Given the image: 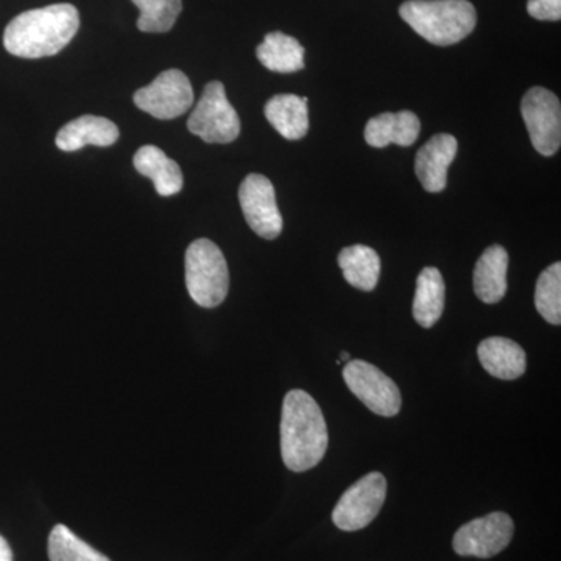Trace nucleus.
Returning <instances> with one entry per match:
<instances>
[{
    "label": "nucleus",
    "instance_id": "obj_9",
    "mask_svg": "<svg viewBox=\"0 0 561 561\" xmlns=\"http://www.w3.org/2000/svg\"><path fill=\"white\" fill-rule=\"evenodd\" d=\"M515 524L507 513L494 512L463 524L454 535L453 548L461 557L491 559L511 545Z\"/></svg>",
    "mask_w": 561,
    "mask_h": 561
},
{
    "label": "nucleus",
    "instance_id": "obj_14",
    "mask_svg": "<svg viewBox=\"0 0 561 561\" xmlns=\"http://www.w3.org/2000/svg\"><path fill=\"white\" fill-rule=\"evenodd\" d=\"M119 139V128L106 117L81 116L58 131V149L77 151L87 146L111 147Z\"/></svg>",
    "mask_w": 561,
    "mask_h": 561
},
{
    "label": "nucleus",
    "instance_id": "obj_20",
    "mask_svg": "<svg viewBox=\"0 0 561 561\" xmlns=\"http://www.w3.org/2000/svg\"><path fill=\"white\" fill-rule=\"evenodd\" d=\"M445 309V280L440 271L426 267L416 279L413 319L423 328H432L440 320Z\"/></svg>",
    "mask_w": 561,
    "mask_h": 561
},
{
    "label": "nucleus",
    "instance_id": "obj_6",
    "mask_svg": "<svg viewBox=\"0 0 561 561\" xmlns=\"http://www.w3.org/2000/svg\"><path fill=\"white\" fill-rule=\"evenodd\" d=\"M386 496V478L381 472H370L343 493L332 512V522L345 531L364 529L379 515Z\"/></svg>",
    "mask_w": 561,
    "mask_h": 561
},
{
    "label": "nucleus",
    "instance_id": "obj_10",
    "mask_svg": "<svg viewBox=\"0 0 561 561\" xmlns=\"http://www.w3.org/2000/svg\"><path fill=\"white\" fill-rule=\"evenodd\" d=\"M343 379L350 390L376 415L394 416L400 412V389L375 365L365 360H350L343 368Z\"/></svg>",
    "mask_w": 561,
    "mask_h": 561
},
{
    "label": "nucleus",
    "instance_id": "obj_23",
    "mask_svg": "<svg viewBox=\"0 0 561 561\" xmlns=\"http://www.w3.org/2000/svg\"><path fill=\"white\" fill-rule=\"evenodd\" d=\"M140 14L138 28L144 33H165L179 20L183 2L181 0H131Z\"/></svg>",
    "mask_w": 561,
    "mask_h": 561
},
{
    "label": "nucleus",
    "instance_id": "obj_22",
    "mask_svg": "<svg viewBox=\"0 0 561 561\" xmlns=\"http://www.w3.org/2000/svg\"><path fill=\"white\" fill-rule=\"evenodd\" d=\"M50 561H111L108 557L95 551L88 542L80 540L68 527L58 524L50 531Z\"/></svg>",
    "mask_w": 561,
    "mask_h": 561
},
{
    "label": "nucleus",
    "instance_id": "obj_11",
    "mask_svg": "<svg viewBox=\"0 0 561 561\" xmlns=\"http://www.w3.org/2000/svg\"><path fill=\"white\" fill-rule=\"evenodd\" d=\"M239 202L251 230L268 241L278 238L283 231V216L276 203L275 187L267 176L250 173L239 187Z\"/></svg>",
    "mask_w": 561,
    "mask_h": 561
},
{
    "label": "nucleus",
    "instance_id": "obj_27",
    "mask_svg": "<svg viewBox=\"0 0 561 561\" xmlns=\"http://www.w3.org/2000/svg\"><path fill=\"white\" fill-rule=\"evenodd\" d=\"M339 360H350V354L348 353H345V351H342L341 353V359Z\"/></svg>",
    "mask_w": 561,
    "mask_h": 561
},
{
    "label": "nucleus",
    "instance_id": "obj_17",
    "mask_svg": "<svg viewBox=\"0 0 561 561\" xmlns=\"http://www.w3.org/2000/svg\"><path fill=\"white\" fill-rule=\"evenodd\" d=\"M136 171L153 181L161 197H172L183 190V173L180 165L154 146H144L133 158Z\"/></svg>",
    "mask_w": 561,
    "mask_h": 561
},
{
    "label": "nucleus",
    "instance_id": "obj_25",
    "mask_svg": "<svg viewBox=\"0 0 561 561\" xmlns=\"http://www.w3.org/2000/svg\"><path fill=\"white\" fill-rule=\"evenodd\" d=\"M527 11L538 21H560L561 0H529Z\"/></svg>",
    "mask_w": 561,
    "mask_h": 561
},
{
    "label": "nucleus",
    "instance_id": "obj_1",
    "mask_svg": "<svg viewBox=\"0 0 561 561\" xmlns=\"http://www.w3.org/2000/svg\"><path fill=\"white\" fill-rule=\"evenodd\" d=\"M80 28V14L70 3L24 11L7 25L3 46L14 57L38 60L54 57Z\"/></svg>",
    "mask_w": 561,
    "mask_h": 561
},
{
    "label": "nucleus",
    "instance_id": "obj_12",
    "mask_svg": "<svg viewBox=\"0 0 561 561\" xmlns=\"http://www.w3.org/2000/svg\"><path fill=\"white\" fill-rule=\"evenodd\" d=\"M459 142L448 133H440L427 140L416 153L415 173L427 192L445 191L448 169L456 160Z\"/></svg>",
    "mask_w": 561,
    "mask_h": 561
},
{
    "label": "nucleus",
    "instance_id": "obj_3",
    "mask_svg": "<svg viewBox=\"0 0 561 561\" xmlns=\"http://www.w3.org/2000/svg\"><path fill=\"white\" fill-rule=\"evenodd\" d=\"M400 14L421 38L443 47L460 43L478 24V13L468 0H408Z\"/></svg>",
    "mask_w": 561,
    "mask_h": 561
},
{
    "label": "nucleus",
    "instance_id": "obj_8",
    "mask_svg": "<svg viewBox=\"0 0 561 561\" xmlns=\"http://www.w3.org/2000/svg\"><path fill=\"white\" fill-rule=\"evenodd\" d=\"M523 119L538 153L552 157L561 144V106L552 91L535 87L524 94Z\"/></svg>",
    "mask_w": 561,
    "mask_h": 561
},
{
    "label": "nucleus",
    "instance_id": "obj_16",
    "mask_svg": "<svg viewBox=\"0 0 561 561\" xmlns=\"http://www.w3.org/2000/svg\"><path fill=\"white\" fill-rule=\"evenodd\" d=\"M508 253L504 247L491 245L483 251L474 268V291L486 305L500 302L507 294Z\"/></svg>",
    "mask_w": 561,
    "mask_h": 561
},
{
    "label": "nucleus",
    "instance_id": "obj_18",
    "mask_svg": "<svg viewBox=\"0 0 561 561\" xmlns=\"http://www.w3.org/2000/svg\"><path fill=\"white\" fill-rule=\"evenodd\" d=\"M264 113L283 138L298 140L308 135V99L295 94H278L267 102Z\"/></svg>",
    "mask_w": 561,
    "mask_h": 561
},
{
    "label": "nucleus",
    "instance_id": "obj_4",
    "mask_svg": "<svg viewBox=\"0 0 561 561\" xmlns=\"http://www.w3.org/2000/svg\"><path fill=\"white\" fill-rule=\"evenodd\" d=\"M186 287L192 300L206 309L217 308L230 290L227 260L209 239L192 242L186 251Z\"/></svg>",
    "mask_w": 561,
    "mask_h": 561
},
{
    "label": "nucleus",
    "instance_id": "obj_13",
    "mask_svg": "<svg viewBox=\"0 0 561 561\" xmlns=\"http://www.w3.org/2000/svg\"><path fill=\"white\" fill-rule=\"evenodd\" d=\"M421 124L412 111L383 113L368 121L365 127V140L375 149H383L390 144L409 147L419 139Z\"/></svg>",
    "mask_w": 561,
    "mask_h": 561
},
{
    "label": "nucleus",
    "instance_id": "obj_15",
    "mask_svg": "<svg viewBox=\"0 0 561 561\" xmlns=\"http://www.w3.org/2000/svg\"><path fill=\"white\" fill-rule=\"evenodd\" d=\"M482 367L493 378L513 381L526 373V353L518 343L505 337H489L478 348Z\"/></svg>",
    "mask_w": 561,
    "mask_h": 561
},
{
    "label": "nucleus",
    "instance_id": "obj_19",
    "mask_svg": "<svg viewBox=\"0 0 561 561\" xmlns=\"http://www.w3.org/2000/svg\"><path fill=\"white\" fill-rule=\"evenodd\" d=\"M256 57L272 72L294 73L305 68V47L286 33H268L257 46Z\"/></svg>",
    "mask_w": 561,
    "mask_h": 561
},
{
    "label": "nucleus",
    "instance_id": "obj_7",
    "mask_svg": "<svg viewBox=\"0 0 561 561\" xmlns=\"http://www.w3.org/2000/svg\"><path fill=\"white\" fill-rule=\"evenodd\" d=\"M136 106L160 121L183 116L194 105V90L186 73L179 69L161 72L153 83L136 91Z\"/></svg>",
    "mask_w": 561,
    "mask_h": 561
},
{
    "label": "nucleus",
    "instance_id": "obj_2",
    "mask_svg": "<svg viewBox=\"0 0 561 561\" xmlns=\"http://www.w3.org/2000/svg\"><path fill=\"white\" fill-rule=\"evenodd\" d=\"M328 426L319 404L305 390H290L280 416V456L294 472L312 470L328 449Z\"/></svg>",
    "mask_w": 561,
    "mask_h": 561
},
{
    "label": "nucleus",
    "instance_id": "obj_24",
    "mask_svg": "<svg viewBox=\"0 0 561 561\" xmlns=\"http://www.w3.org/2000/svg\"><path fill=\"white\" fill-rule=\"evenodd\" d=\"M535 306L542 319L551 324L561 323V264L546 268L537 280Z\"/></svg>",
    "mask_w": 561,
    "mask_h": 561
},
{
    "label": "nucleus",
    "instance_id": "obj_5",
    "mask_svg": "<svg viewBox=\"0 0 561 561\" xmlns=\"http://www.w3.org/2000/svg\"><path fill=\"white\" fill-rule=\"evenodd\" d=\"M187 128L208 144H230L241 135V119L220 81H210L192 111Z\"/></svg>",
    "mask_w": 561,
    "mask_h": 561
},
{
    "label": "nucleus",
    "instance_id": "obj_21",
    "mask_svg": "<svg viewBox=\"0 0 561 561\" xmlns=\"http://www.w3.org/2000/svg\"><path fill=\"white\" fill-rule=\"evenodd\" d=\"M343 276L351 286L371 291L381 276V257L367 245L346 247L339 254Z\"/></svg>",
    "mask_w": 561,
    "mask_h": 561
},
{
    "label": "nucleus",
    "instance_id": "obj_26",
    "mask_svg": "<svg viewBox=\"0 0 561 561\" xmlns=\"http://www.w3.org/2000/svg\"><path fill=\"white\" fill-rule=\"evenodd\" d=\"M0 561H13V551L2 535H0Z\"/></svg>",
    "mask_w": 561,
    "mask_h": 561
}]
</instances>
